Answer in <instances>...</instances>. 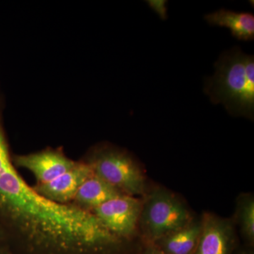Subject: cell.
<instances>
[{"mask_svg":"<svg viewBox=\"0 0 254 254\" xmlns=\"http://www.w3.org/2000/svg\"><path fill=\"white\" fill-rule=\"evenodd\" d=\"M0 121V235L15 254H115L125 241L91 212L45 198L11 160Z\"/></svg>","mask_w":254,"mask_h":254,"instance_id":"cell-1","label":"cell"},{"mask_svg":"<svg viewBox=\"0 0 254 254\" xmlns=\"http://www.w3.org/2000/svg\"><path fill=\"white\" fill-rule=\"evenodd\" d=\"M213 76L203 91L215 105L222 104L234 117L254 118V56L240 47L226 50L215 63Z\"/></svg>","mask_w":254,"mask_h":254,"instance_id":"cell-2","label":"cell"},{"mask_svg":"<svg viewBox=\"0 0 254 254\" xmlns=\"http://www.w3.org/2000/svg\"><path fill=\"white\" fill-rule=\"evenodd\" d=\"M81 160L95 175L123 194L135 197L144 193L143 172L127 150L110 143H100L88 150Z\"/></svg>","mask_w":254,"mask_h":254,"instance_id":"cell-3","label":"cell"},{"mask_svg":"<svg viewBox=\"0 0 254 254\" xmlns=\"http://www.w3.org/2000/svg\"><path fill=\"white\" fill-rule=\"evenodd\" d=\"M192 220L190 210L181 200L169 190L158 188L142 204L139 223L145 236L156 243Z\"/></svg>","mask_w":254,"mask_h":254,"instance_id":"cell-4","label":"cell"},{"mask_svg":"<svg viewBox=\"0 0 254 254\" xmlns=\"http://www.w3.org/2000/svg\"><path fill=\"white\" fill-rule=\"evenodd\" d=\"M142 204L136 197L123 195L105 202L92 213L108 231L126 241L136 232Z\"/></svg>","mask_w":254,"mask_h":254,"instance_id":"cell-5","label":"cell"},{"mask_svg":"<svg viewBox=\"0 0 254 254\" xmlns=\"http://www.w3.org/2000/svg\"><path fill=\"white\" fill-rule=\"evenodd\" d=\"M11 160L16 168L26 169L31 172L38 185L55 180L78 163V161L68 158L62 148H46L27 154H13Z\"/></svg>","mask_w":254,"mask_h":254,"instance_id":"cell-6","label":"cell"},{"mask_svg":"<svg viewBox=\"0 0 254 254\" xmlns=\"http://www.w3.org/2000/svg\"><path fill=\"white\" fill-rule=\"evenodd\" d=\"M234 235L231 220L205 213L201 219V231L193 254H229Z\"/></svg>","mask_w":254,"mask_h":254,"instance_id":"cell-7","label":"cell"},{"mask_svg":"<svg viewBox=\"0 0 254 254\" xmlns=\"http://www.w3.org/2000/svg\"><path fill=\"white\" fill-rule=\"evenodd\" d=\"M91 169L82 160L69 171L63 174L48 183L33 187L45 198L60 204H71L82 184L93 175Z\"/></svg>","mask_w":254,"mask_h":254,"instance_id":"cell-8","label":"cell"},{"mask_svg":"<svg viewBox=\"0 0 254 254\" xmlns=\"http://www.w3.org/2000/svg\"><path fill=\"white\" fill-rule=\"evenodd\" d=\"M123 195L108 182L93 174L79 187L71 205L92 213L105 202Z\"/></svg>","mask_w":254,"mask_h":254,"instance_id":"cell-9","label":"cell"},{"mask_svg":"<svg viewBox=\"0 0 254 254\" xmlns=\"http://www.w3.org/2000/svg\"><path fill=\"white\" fill-rule=\"evenodd\" d=\"M204 18L211 26L229 28L232 36L240 41H254V16L252 13L222 9L205 15Z\"/></svg>","mask_w":254,"mask_h":254,"instance_id":"cell-10","label":"cell"},{"mask_svg":"<svg viewBox=\"0 0 254 254\" xmlns=\"http://www.w3.org/2000/svg\"><path fill=\"white\" fill-rule=\"evenodd\" d=\"M200 231L201 220H192L183 228L164 237L156 243L160 250L170 254H191L198 244Z\"/></svg>","mask_w":254,"mask_h":254,"instance_id":"cell-11","label":"cell"},{"mask_svg":"<svg viewBox=\"0 0 254 254\" xmlns=\"http://www.w3.org/2000/svg\"><path fill=\"white\" fill-rule=\"evenodd\" d=\"M237 219L241 231L247 240H254V199L252 195L241 196L237 205Z\"/></svg>","mask_w":254,"mask_h":254,"instance_id":"cell-12","label":"cell"},{"mask_svg":"<svg viewBox=\"0 0 254 254\" xmlns=\"http://www.w3.org/2000/svg\"><path fill=\"white\" fill-rule=\"evenodd\" d=\"M149 5L155 10V12L160 15V17L165 19L167 16L166 1H150Z\"/></svg>","mask_w":254,"mask_h":254,"instance_id":"cell-13","label":"cell"},{"mask_svg":"<svg viewBox=\"0 0 254 254\" xmlns=\"http://www.w3.org/2000/svg\"><path fill=\"white\" fill-rule=\"evenodd\" d=\"M142 254H170L164 251L160 250V248H156V247H148L146 250Z\"/></svg>","mask_w":254,"mask_h":254,"instance_id":"cell-14","label":"cell"},{"mask_svg":"<svg viewBox=\"0 0 254 254\" xmlns=\"http://www.w3.org/2000/svg\"><path fill=\"white\" fill-rule=\"evenodd\" d=\"M0 254H15L12 253L11 251L8 250L6 247H4L1 251H0Z\"/></svg>","mask_w":254,"mask_h":254,"instance_id":"cell-15","label":"cell"},{"mask_svg":"<svg viewBox=\"0 0 254 254\" xmlns=\"http://www.w3.org/2000/svg\"><path fill=\"white\" fill-rule=\"evenodd\" d=\"M4 247H5L4 242H3L2 237H1V235H0V251L2 250Z\"/></svg>","mask_w":254,"mask_h":254,"instance_id":"cell-16","label":"cell"},{"mask_svg":"<svg viewBox=\"0 0 254 254\" xmlns=\"http://www.w3.org/2000/svg\"><path fill=\"white\" fill-rule=\"evenodd\" d=\"M243 254H251L244 253Z\"/></svg>","mask_w":254,"mask_h":254,"instance_id":"cell-17","label":"cell"}]
</instances>
